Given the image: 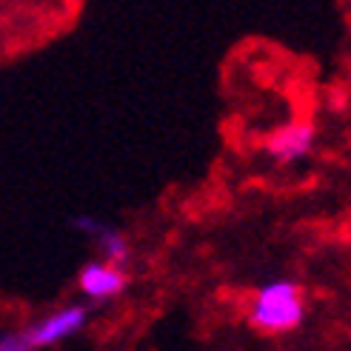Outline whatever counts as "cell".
I'll use <instances>...</instances> for the list:
<instances>
[{
    "mask_svg": "<svg viewBox=\"0 0 351 351\" xmlns=\"http://www.w3.org/2000/svg\"><path fill=\"white\" fill-rule=\"evenodd\" d=\"M306 320V300L303 289L294 280H271L266 283L252 300L249 323L260 335H289L300 328Z\"/></svg>",
    "mask_w": 351,
    "mask_h": 351,
    "instance_id": "1",
    "label": "cell"
},
{
    "mask_svg": "<svg viewBox=\"0 0 351 351\" xmlns=\"http://www.w3.org/2000/svg\"><path fill=\"white\" fill-rule=\"evenodd\" d=\"M86 320H89V311H86L83 306H66L55 314H49L46 320L34 323L29 331H26V343L29 348H43V346H55L66 337L77 335V331L86 326Z\"/></svg>",
    "mask_w": 351,
    "mask_h": 351,
    "instance_id": "2",
    "label": "cell"
},
{
    "mask_svg": "<svg viewBox=\"0 0 351 351\" xmlns=\"http://www.w3.org/2000/svg\"><path fill=\"white\" fill-rule=\"evenodd\" d=\"M314 137H317L314 123L294 120V123H289V126H280L266 140V152L274 157L277 163H297L314 149Z\"/></svg>",
    "mask_w": 351,
    "mask_h": 351,
    "instance_id": "3",
    "label": "cell"
},
{
    "mask_svg": "<svg viewBox=\"0 0 351 351\" xmlns=\"http://www.w3.org/2000/svg\"><path fill=\"white\" fill-rule=\"evenodd\" d=\"M129 286V274L109 263H89L80 271V291L92 300H109Z\"/></svg>",
    "mask_w": 351,
    "mask_h": 351,
    "instance_id": "4",
    "label": "cell"
},
{
    "mask_svg": "<svg viewBox=\"0 0 351 351\" xmlns=\"http://www.w3.org/2000/svg\"><path fill=\"white\" fill-rule=\"evenodd\" d=\"M75 226H77L80 232L92 234V237L97 240V245L103 249V257L109 260V266L123 269V266H126V263H129L132 249H129L126 237H123L120 232L109 229V226H103V223H97V220H92V217H77V220H75Z\"/></svg>",
    "mask_w": 351,
    "mask_h": 351,
    "instance_id": "5",
    "label": "cell"
},
{
    "mask_svg": "<svg viewBox=\"0 0 351 351\" xmlns=\"http://www.w3.org/2000/svg\"><path fill=\"white\" fill-rule=\"evenodd\" d=\"M0 351H32V348L26 343V335L12 331V335H0Z\"/></svg>",
    "mask_w": 351,
    "mask_h": 351,
    "instance_id": "6",
    "label": "cell"
}]
</instances>
